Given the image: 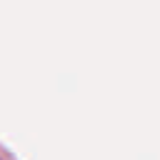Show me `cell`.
Segmentation results:
<instances>
[{"mask_svg":"<svg viewBox=\"0 0 160 160\" xmlns=\"http://www.w3.org/2000/svg\"><path fill=\"white\" fill-rule=\"evenodd\" d=\"M0 160H20V158H18L8 145H2V142H0Z\"/></svg>","mask_w":160,"mask_h":160,"instance_id":"6da1fadb","label":"cell"}]
</instances>
